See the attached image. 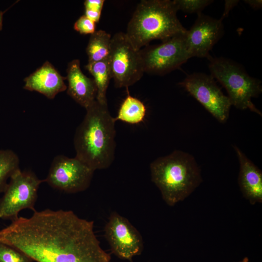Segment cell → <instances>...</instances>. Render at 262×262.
I'll list each match as a JSON object with an SVG mask.
<instances>
[{
    "mask_svg": "<svg viewBox=\"0 0 262 262\" xmlns=\"http://www.w3.org/2000/svg\"><path fill=\"white\" fill-rule=\"evenodd\" d=\"M94 227L71 210H35L0 229V240L35 262H110Z\"/></svg>",
    "mask_w": 262,
    "mask_h": 262,
    "instance_id": "cell-1",
    "label": "cell"
},
{
    "mask_svg": "<svg viewBox=\"0 0 262 262\" xmlns=\"http://www.w3.org/2000/svg\"><path fill=\"white\" fill-rule=\"evenodd\" d=\"M86 111L74 137L75 157L94 171L106 169L115 159V121L107 104L96 100Z\"/></svg>",
    "mask_w": 262,
    "mask_h": 262,
    "instance_id": "cell-2",
    "label": "cell"
},
{
    "mask_svg": "<svg viewBox=\"0 0 262 262\" xmlns=\"http://www.w3.org/2000/svg\"><path fill=\"white\" fill-rule=\"evenodd\" d=\"M178 11L173 0H141L125 33L135 49L139 50L153 40L163 41L185 34L187 30L177 16Z\"/></svg>",
    "mask_w": 262,
    "mask_h": 262,
    "instance_id": "cell-3",
    "label": "cell"
},
{
    "mask_svg": "<svg viewBox=\"0 0 262 262\" xmlns=\"http://www.w3.org/2000/svg\"><path fill=\"white\" fill-rule=\"evenodd\" d=\"M151 180L169 206L183 200L202 181L200 169L191 154L176 150L150 165Z\"/></svg>",
    "mask_w": 262,
    "mask_h": 262,
    "instance_id": "cell-4",
    "label": "cell"
},
{
    "mask_svg": "<svg viewBox=\"0 0 262 262\" xmlns=\"http://www.w3.org/2000/svg\"><path fill=\"white\" fill-rule=\"evenodd\" d=\"M211 75L226 89L231 105L241 110L248 109L262 116L251 101L262 91L261 81L250 76L241 65L224 57H211Z\"/></svg>",
    "mask_w": 262,
    "mask_h": 262,
    "instance_id": "cell-5",
    "label": "cell"
},
{
    "mask_svg": "<svg viewBox=\"0 0 262 262\" xmlns=\"http://www.w3.org/2000/svg\"><path fill=\"white\" fill-rule=\"evenodd\" d=\"M43 182L31 170L15 172L0 198V218L13 221L23 210L35 211L38 190Z\"/></svg>",
    "mask_w": 262,
    "mask_h": 262,
    "instance_id": "cell-6",
    "label": "cell"
},
{
    "mask_svg": "<svg viewBox=\"0 0 262 262\" xmlns=\"http://www.w3.org/2000/svg\"><path fill=\"white\" fill-rule=\"evenodd\" d=\"M139 50L135 49L125 33H117L112 37L109 62L112 78L116 87L128 88L143 76Z\"/></svg>",
    "mask_w": 262,
    "mask_h": 262,
    "instance_id": "cell-7",
    "label": "cell"
},
{
    "mask_svg": "<svg viewBox=\"0 0 262 262\" xmlns=\"http://www.w3.org/2000/svg\"><path fill=\"white\" fill-rule=\"evenodd\" d=\"M185 34L141 49L139 51L144 72L163 75L180 68L186 62L190 57L186 48Z\"/></svg>",
    "mask_w": 262,
    "mask_h": 262,
    "instance_id": "cell-8",
    "label": "cell"
},
{
    "mask_svg": "<svg viewBox=\"0 0 262 262\" xmlns=\"http://www.w3.org/2000/svg\"><path fill=\"white\" fill-rule=\"evenodd\" d=\"M94 171L76 157L58 155L53 159L43 180L55 189L77 193L89 188Z\"/></svg>",
    "mask_w": 262,
    "mask_h": 262,
    "instance_id": "cell-9",
    "label": "cell"
},
{
    "mask_svg": "<svg viewBox=\"0 0 262 262\" xmlns=\"http://www.w3.org/2000/svg\"><path fill=\"white\" fill-rule=\"evenodd\" d=\"M179 85L184 88L220 122L228 118L231 105L211 75L196 72L187 76Z\"/></svg>",
    "mask_w": 262,
    "mask_h": 262,
    "instance_id": "cell-10",
    "label": "cell"
},
{
    "mask_svg": "<svg viewBox=\"0 0 262 262\" xmlns=\"http://www.w3.org/2000/svg\"><path fill=\"white\" fill-rule=\"evenodd\" d=\"M105 237L112 252L118 258L131 261L144 248L142 235L128 219L111 213L104 228Z\"/></svg>",
    "mask_w": 262,
    "mask_h": 262,
    "instance_id": "cell-11",
    "label": "cell"
},
{
    "mask_svg": "<svg viewBox=\"0 0 262 262\" xmlns=\"http://www.w3.org/2000/svg\"><path fill=\"white\" fill-rule=\"evenodd\" d=\"M222 20L197 14V17L193 25L185 34V42L190 58L211 57L210 51L223 34Z\"/></svg>",
    "mask_w": 262,
    "mask_h": 262,
    "instance_id": "cell-12",
    "label": "cell"
},
{
    "mask_svg": "<svg viewBox=\"0 0 262 262\" xmlns=\"http://www.w3.org/2000/svg\"><path fill=\"white\" fill-rule=\"evenodd\" d=\"M66 77L62 76L49 62L24 79L23 88L37 92L49 99H53L59 93L67 89L65 82Z\"/></svg>",
    "mask_w": 262,
    "mask_h": 262,
    "instance_id": "cell-13",
    "label": "cell"
},
{
    "mask_svg": "<svg viewBox=\"0 0 262 262\" xmlns=\"http://www.w3.org/2000/svg\"><path fill=\"white\" fill-rule=\"evenodd\" d=\"M66 73L67 94L86 109L96 100L97 89L93 79L83 73L78 59L69 63Z\"/></svg>",
    "mask_w": 262,
    "mask_h": 262,
    "instance_id": "cell-14",
    "label": "cell"
},
{
    "mask_svg": "<svg viewBox=\"0 0 262 262\" xmlns=\"http://www.w3.org/2000/svg\"><path fill=\"white\" fill-rule=\"evenodd\" d=\"M240 163L238 183L245 198L252 204L262 202V173L236 146Z\"/></svg>",
    "mask_w": 262,
    "mask_h": 262,
    "instance_id": "cell-15",
    "label": "cell"
},
{
    "mask_svg": "<svg viewBox=\"0 0 262 262\" xmlns=\"http://www.w3.org/2000/svg\"><path fill=\"white\" fill-rule=\"evenodd\" d=\"M85 68L93 77L96 85V100L101 104H107L106 92L112 79L109 57L101 61L88 63Z\"/></svg>",
    "mask_w": 262,
    "mask_h": 262,
    "instance_id": "cell-16",
    "label": "cell"
},
{
    "mask_svg": "<svg viewBox=\"0 0 262 262\" xmlns=\"http://www.w3.org/2000/svg\"><path fill=\"white\" fill-rule=\"evenodd\" d=\"M112 37L104 30L96 31L91 34L86 48L88 63L102 61L109 58Z\"/></svg>",
    "mask_w": 262,
    "mask_h": 262,
    "instance_id": "cell-17",
    "label": "cell"
},
{
    "mask_svg": "<svg viewBox=\"0 0 262 262\" xmlns=\"http://www.w3.org/2000/svg\"><path fill=\"white\" fill-rule=\"evenodd\" d=\"M127 89L128 95L122 103L115 121L120 120L131 124L143 122L146 114V107L139 99L132 97Z\"/></svg>",
    "mask_w": 262,
    "mask_h": 262,
    "instance_id": "cell-18",
    "label": "cell"
},
{
    "mask_svg": "<svg viewBox=\"0 0 262 262\" xmlns=\"http://www.w3.org/2000/svg\"><path fill=\"white\" fill-rule=\"evenodd\" d=\"M19 158L11 149H0V193H3L8 180L20 169Z\"/></svg>",
    "mask_w": 262,
    "mask_h": 262,
    "instance_id": "cell-19",
    "label": "cell"
},
{
    "mask_svg": "<svg viewBox=\"0 0 262 262\" xmlns=\"http://www.w3.org/2000/svg\"><path fill=\"white\" fill-rule=\"evenodd\" d=\"M0 262H34L19 250L0 240Z\"/></svg>",
    "mask_w": 262,
    "mask_h": 262,
    "instance_id": "cell-20",
    "label": "cell"
},
{
    "mask_svg": "<svg viewBox=\"0 0 262 262\" xmlns=\"http://www.w3.org/2000/svg\"><path fill=\"white\" fill-rule=\"evenodd\" d=\"M174 3L178 10H181L188 13L197 14L207 6L213 2L212 0H174Z\"/></svg>",
    "mask_w": 262,
    "mask_h": 262,
    "instance_id": "cell-21",
    "label": "cell"
},
{
    "mask_svg": "<svg viewBox=\"0 0 262 262\" xmlns=\"http://www.w3.org/2000/svg\"><path fill=\"white\" fill-rule=\"evenodd\" d=\"M96 24L84 15L80 16L75 22L74 29L81 34H92L96 31Z\"/></svg>",
    "mask_w": 262,
    "mask_h": 262,
    "instance_id": "cell-22",
    "label": "cell"
},
{
    "mask_svg": "<svg viewBox=\"0 0 262 262\" xmlns=\"http://www.w3.org/2000/svg\"><path fill=\"white\" fill-rule=\"evenodd\" d=\"M104 1L103 0H86L84 2L85 9L101 12Z\"/></svg>",
    "mask_w": 262,
    "mask_h": 262,
    "instance_id": "cell-23",
    "label": "cell"
},
{
    "mask_svg": "<svg viewBox=\"0 0 262 262\" xmlns=\"http://www.w3.org/2000/svg\"><path fill=\"white\" fill-rule=\"evenodd\" d=\"M238 0H225V9L220 19L223 20L227 16L229 11L238 3Z\"/></svg>",
    "mask_w": 262,
    "mask_h": 262,
    "instance_id": "cell-24",
    "label": "cell"
},
{
    "mask_svg": "<svg viewBox=\"0 0 262 262\" xmlns=\"http://www.w3.org/2000/svg\"><path fill=\"white\" fill-rule=\"evenodd\" d=\"M244 2L254 9H260L262 6L261 0H245Z\"/></svg>",
    "mask_w": 262,
    "mask_h": 262,
    "instance_id": "cell-25",
    "label": "cell"
},
{
    "mask_svg": "<svg viewBox=\"0 0 262 262\" xmlns=\"http://www.w3.org/2000/svg\"><path fill=\"white\" fill-rule=\"evenodd\" d=\"M6 12V11H0V31L2 29V21H3V15L5 13V12Z\"/></svg>",
    "mask_w": 262,
    "mask_h": 262,
    "instance_id": "cell-26",
    "label": "cell"
},
{
    "mask_svg": "<svg viewBox=\"0 0 262 262\" xmlns=\"http://www.w3.org/2000/svg\"><path fill=\"white\" fill-rule=\"evenodd\" d=\"M249 260L248 259L247 257L244 258L242 261H240L239 262H248Z\"/></svg>",
    "mask_w": 262,
    "mask_h": 262,
    "instance_id": "cell-27",
    "label": "cell"
}]
</instances>
